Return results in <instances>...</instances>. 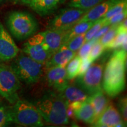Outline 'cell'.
Wrapping results in <instances>:
<instances>
[{
    "instance_id": "37",
    "label": "cell",
    "mask_w": 127,
    "mask_h": 127,
    "mask_svg": "<svg viewBox=\"0 0 127 127\" xmlns=\"http://www.w3.org/2000/svg\"><path fill=\"white\" fill-rule=\"evenodd\" d=\"M4 1H5V0H0V4H1V3L4 2Z\"/></svg>"
},
{
    "instance_id": "14",
    "label": "cell",
    "mask_w": 127,
    "mask_h": 127,
    "mask_svg": "<svg viewBox=\"0 0 127 127\" xmlns=\"http://www.w3.org/2000/svg\"><path fill=\"white\" fill-rule=\"evenodd\" d=\"M77 52L69 50L66 45H63L58 51L52 55L45 65L48 68L51 66L65 67L68 63L76 55Z\"/></svg>"
},
{
    "instance_id": "15",
    "label": "cell",
    "mask_w": 127,
    "mask_h": 127,
    "mask_svg": "<svg viewBox=\"0 0 127 127\" xmlns=\"http://www.w3.org/2000/svg\"><path fill=\"white\" fill-rule=\"evenodd\" d=\"M40 34L52 55L63 45L65 32L48 29L45 31L41 32Z\"/></svg>"
},
{
    "instance_id": "2",
    "label": "cell",
    "mask_w": 127,
    "mask_h": 127,
    "mask_svg": "<svg viewBox=\"0 0 127 127\" xmlns=\"http://www.w3.org/2000/svg\"><path fill=\"white\" fill-rule=\"evenodd\" d=\"M68 104L60 94L50 92L38 101L35 107L46 122L54 125H65L69 123L66 113Z\"/></svg>"
},
{
    "instance_id": "25",
    "label": "cell",
    "mask_w": 127,
    "mask_h": 127,
    "mask_svg": "<svg viewBox=\"0 0 127 127\" xmlns=\"http://www.w3.org/2000/svg\"><path fill=\"white\" fill-rule=\"evenodd\" d=\"M127 39V32L117 33L114 39L104 47L105 50H114L121 47L124 42Z\"/></svg>"
},
{
    "instance_id": "22",
    "label": "cell",
    "mask_w": 127,
    "mask_h": 127,
    "mask_svg": "<svg viewBox=\"0 0 127 127\" xmlns=\"http://www.w3.org/2000/svg\"><path fill=\"white\" fill-rule=\"evenodd\" d=\"M103 1L104 0H70L68 5L69 7L88 11Z\"/></svg>"
},
{
    "instance_id": "3",
    "label": "cell",
    "mask_w": 127,
    "mask_h": 127,
    "mask_svg": "<svg viewBox=\"0 0 127 127\" xmlns=\"http://www.w3.org/2000/svg\"><path fill=\"white\" fill-rule=\"evenodd\" d=\"M6 24L12 36L19 41L29 38L39 28L38 23L31 14L20 11L10 12Z\"/></svg>"
},
{
    "instance_id": "10",
    "label": "cell",
    "mask_w": 127,
    "mask_h": 127,
    "mask_svg": "<svg viewBox=\"0 0 127 127\" xmlns=\"http://www.w3.org/2000/svg\"><path fill=\"white\" fill-rule=\"evenodd\" d=\"M20 48L4 25L0 23V62L14 60L18 54Z\"/></svg>"
},
{
    "instance_id": "12",
    "label": "cell",
    "mask_w": 127,
    "mask_h": 127,
    "mask_svg": "<svg viewBox=\"0 0 127 127\" xmlns=\"http://www.w3.org/2000/svg\"><path fill=\"white\" fill-rule=\"evenodd\" d=\"M124 122L120 112L112 104H109L103 113L98 117L93 127H112L118 124Z\"/></svg>"
},
{
    "instance_id": "34",
    "label": "cell",
    "mask_w": 127,
    "mask_h": 127,
    "mask_svg": "<svg viewBox=\"0 0 127 127\" xmlns=\"http://www.w3.org/2000/svg\"><path fill=\"white\" fill-rule=\"evenodd\" d=\"M112 25H104L98 30V31L96 33L95 36L93 37V39H96V40H99V39L102 35L105 34L110 28L112 27Z\"/></svg>"
},
{
    "instance_id": "26",
    "label": "cell",
    "mask_w": 127,
    "mask_h": 127,
    "mask_svg": "<svg viewBox=\"0 0 127 127\" xmlns=\"http://www.w3.org/2000/svg\"><path fill=\"white\" fill-rule=\"evenodd\" d=\"M103 25H104V24L102 18L96 21L94 24L85 33V42L91 40L95 36V35L96 34V33L98 31V30L102 27Z\"/></svg>"
},
{
    "instance_id": "20",
    "label": "cell",
    "mask_w": 127,
    "mask_h": 127,
    "mask_svg": "<svg viewBox=\"0 0 127 127\" xmlns=\"http://www.w3.org/2000/svg\"><path fill=\"white\" fill-rule=\"evenodd\" d=\"M96 21H84L77 23L76 24L65 32L64 37V43L65 44L68 41L79 35L85 34L94 24Z\"/></svg>"
},
{
    "instance_id": "18",
    "label": "cell",
    "mask_w": 127,
    "mask_h": 127,
    "mask_svg": "<svg viewBox=\"0 0 127 127\" xmlns=\"http://www.w3.org/2000/svg\"><path fill=\"white\" fill-rule=\"evenodd\" d=\"M58 93L68 104L76 101L83 102L89 96V95L79 87L69 85V84Z\"/></svg>"
},
{
    "instance_id": "5",
    "label": "cell",
    "mask_w": 127,
    "mask_h": 127,
    "mask_svg": "<svg viewBox=\"0 0 127 127\" xmlns=\"http://www.w3.org/2000/svg\"><path fill=\"white\" fill-rule=\"evenodd\" d=\"M10 66L20 81L28 85L36 83L43 72V65L24 53L17 55Z\"/></svg>"
},
{
    "instance_id": "19",
    "label": "cell",
    "mask_w": 127,
    "mask_h": 127,
    "mask_svg": "<svg viewBox=\"0 0 127 127\" xmlns=\"http://www.w3.org/2000/svg\"><path fill=\"white\" fill-rule=\"evenodd\" d=\"M89 98L94 109L95 120L96 121L107 108L109 104L108 99L105 95L102 90L90 95Z\"/></svg>"
},
{
    "instance_id": "16",
    "label": "cell",
    "mask_w": 127,
    "mask_h": 127,
    "mask_svg": "<svg viewBox=\"0 0 127 127\" xmlns=\"http://www.w3.org/2000/svg\"><path fill=\"white\" fill-rule=\"evenodd\" d=\"M65 0H35L29 7L38 15L44 17L50 15Z\"/></svg>"
},
{
    "instance_id": "21",
    "label": "cell",
    "mask_w": 127,
    "mask_h": 127,
    "mask_svg": "<svg viewBox=\"0 0 127 127\" xmlns=\"http://www.w3.org/2000/svg\"><path fill=\"white\" fill-rule=\"evenodd\" d=\"M81 60V59L78 55H75L66 65L65 69L68 80L75 78L78 75Z\"/></svg>"
},
{
    "instance_id": "4",
    "label": "cell",
    "mask_w": 127,
    "mask_h": 127,
    "mask_svg": "<svg viewBox=\"0 0 127 127\" xmlns=\"http://www.w3.org/2000/svg\"><path fill=\"white\" fill-rule=\"evenodd\" d=\"M8 110L10 123L23 127L44 126L43 118L35 106L26 100L19 99Z\"/></svg>"
},
{
    "instance_id": "11",
    "label": "cell",
    "mask_w": 127,
    "mask_h": 127,
    "mask_svg": "<svg viewBox=\"0 0 127 127\" xmlns=\"http://www.w3.org/2000/svg\"><path fill=\"white\" fill-rule=\"evenodd\" d=\"M47 69V79L49 86L60 93L68 85L65 67L56 66Z\"/></svg>"
},
{
    "instance_id": "9",
    "label": "cell",
    "mask_w": 127,
    "mask_h": 127,
    "mask_svg": "<svg viewBox=\"0 0 127 127\" xmlns=\"http://www.w3.org/2000/svg\"><path fill=\"white\" fill-rule=\"evenodd\" d=\"M29 38L24 44L23 52L37 63L45 66L52 55L48 47L44 42L40 32Z\"/></svg>"
},
{
    "instance_id": "23",
    "label": "cell",
    "mask_w": 127,
    "mask_h": 127,
    "mask_svg": "<svg viewBox=\"0 0 127 127\" xmlns=\"http://www.w3.org/2000/svg\"><path fill=\"white\" fill-rule=\"evenodd\" d=\"M125 10H127V0H120L112 6L102 17V18L104 21V23L111 17L124 11Z\"/></svg>"
},
{
    "instance_id": "31",
    "label": "cell",
    "mask_w": 127,
    "mask_h": 127,
    "mask_svg": "<svg viewBox=\"0 0 127 127\" xmlns=\"http://www.w3.org/2000/svg\"><path fill=\"white\" fill-rule=\"evenodd\" d=\"M119 110L121 115L123 116V120L127 123V97H123L120 99L118 103Z\"/></svg>"
},
{
    "instance_id": "29",
    "label": "cell",
    "mask_w": 127,
    "mask_h": 127,
    "mask_svg": "<svg viewBox=\"0 0 127 127\" xmlns=\"http://www.w3.org/2000/svg\"><path fill=\"white\" fill-rule=\"evenodd\" d=\"M98 40H96V39H92L91 40L85 42L82 47L79 48L78 50V55L81 58H84L85 57H87L89 56L90 52L91 51V48L94 44L97 42Z\"/></svg>"
},
{
    "instance_id": "27",
    "label": "cell",
    "mask_w": 127,
    "mask_h": 127,
    "mask_svg": "<svg viewBox=\"0 0 127 127\" xmlns=\"http://www.w3.org/2000/svg\"><path fill=\"white\" fill-rule=\"evenodd\" d=\"M112 25V27L99 39V41L104 46V47L109 43L117 34V25Z\"/></svg>"
},
{
    "instance_id": "36",
    "label": "cell",
    "mask_w": 127,
    "mask_h": 127,
    "mask_svg": "<svg viewBox=\"0 0 127 127\" xmlns=\"http://www.w3.org/2000/svg\"><path fill=\"white\" fill-rule=\"evenodd\" d=\"M35 0H11V1L14 4L27 5L29 6L31 3H32Z\"/></svg>"
},
{
    "instance_id": "8",
    "label": "cell",
    "mask_w": 127,
    "mask_h": 127,
    "mask_svg": "<svg viewBox=\"0 0 127 127\" xmlns=\"http://www.w3.org/2000/svg\"><path fill=\"white\" fill-rule=\"evenodd\" d=\"M87 11L69 7L62 9L48 24V29L65 32L76 24Z\"/></svg>"
},
{
    "instance_id": "13",
    "label": "cell",
    "mask_w": 127,
    "mask_h": 127,
    "mask_svg": "<svg viewBox=\"0 0 127 127\" xmlns=\"http://www.w3.org/2000/svg\"><path fill=\"white\" fill-rule=\"evenodd\" d=\"M120 0H104L85 12L78 23L84 21H96L104 17L105 14Z\"/></svg>"
},
{
    "instance_id": "17",
    "label": "cell",
    "mask_w": 127,
    "mask_h": 127,
    "mask_svg": "<svg viewBox=\"0 0 127 127\" xmlns=\"http://www.w3.org/2000/svg\"><path fill=\"white\" fill-rule=\"evenodd\" d=\"M74 112L77 120L88 124L93 125L95 123L94 109L89 96L86 100L81 102L78 107L74 109Z\"/></svg>"
},
{
    "instance_id": "28",
    "label": "cell",
    "mask_w": 127,
    "mask_h": 127,
    "mask_svg": "<svg viewBox=\"0 0 127 127\" xmlns=\"http://www.w3.org/2000/svg\"><path fill=\"white\" fill-rule=\"evenodd\" d=\"M104 47L98 40L91 48L89 54V58L92 62L95 61L102 54L104 51Z\"/></svg>"
},
{
    "instance_id": "6",
    "label": "cell",
    "mask_w": 127,
    "mask_h": 127,
    "mask_svg": "<svg viewBox=\"0 0 127 127\" xmlns=\"http://www.w3.org/2000/svg\"><path fill=\"white\" fill-rule=\"evenodd\" d=\"M21 81L10 65L0 64V95L11 104L20 99L18 91Z\"/></svg>"
},
{
    "instance_id": "32",
    "label": "cell",
    "mask_w": 127,
    "mask_h": 127,
    "mask_svg": "<svg viewBox=\"0 0 127 127\" xmlns=\"http://www.w3.org/2000/svg\"><path fill=\"white\" fill-rule=\"evenodd\" d=\"M81 64L80 67H79V71L78 73V75H81L86 72L90 66L91 65L93 62L91 61V60L89 58V56L85 57L84 58H81Z\"/></svg>"
},
{
    "instance_id": "24",
    "label": "cell",
    "mask_w": 127,
    "mask_h": 127,
    "mask_svg": "<svg viewBox=\"0 0 127 127\" xmlns=\"http://www.w3.org/2000/svg\"><path fill=\"white\" fill-rule=\"evenodd\" d=\"M85 42V34H82L72 38L63 45H66L72 51L77 52Z\"/></svg>"
},
{
    "instance_id": "7",
    "label": "cell",
    "mask_w": 127,
    "mask_h": 127,
    "mask_svg": "<svg viewBox=\"0 0 127 127\" xmlns=\"http://www.w3.org/2000/svg\"><path fill=\"white\" fill-rule=\"evenodd\" d=\"M102 74V64H91L86 72L78 76L75 83L88 95H91L102 90L101 87Z\"/></svg>"
},
{
    "instance_id": "1",
    "label": "cell",
    "mask_w": 127,
    "mask_h": 127,
    "mask_svg": "<svg viewBox=\"0 0 127 127\" xmlns=\"http://www.w3.org/2000/svg\"><path fill=\"white\" fill-rule=\"evenodd\" d=\"M127 51L116 50L106 65L102 87L105 93L111 98L121 93L125 88Z\"/></svg>"
},
{
    "instance_id": "33",
    "label": "cell",
    "mask_w": 127,
    "mask_h": 127,
    "mask_svg": "<svg viewBox=\"0 0 127 127\" xmlns=\"http://www.w3.org/2000/svg\"><path fill=\"white\" fill-rule=\"evenodd\" d=\"M10 123L9 121L8 110L4 107H0V127H5Z\"/></svg>"
},
{
    "instance_id": "35",
    "label": "cell",
    "mask_w": 127,
    "mask_h": 127,
    "mask_svg": "<svg viewBox=\"0 0 127 127\" xmlns=\"http://www.w3.org/2000/svg\"><path fill=\"white\" fill-rule=\"evenodd\" d=\"M66 116H67L68 119H73L75 117V115H74V110H73L72 108L71 107V106L69 104H68L67 107H66Z\"/></svg>"
},
{
    "instance_id": "30",
    "label": "cell",
    "mask_w": 127,
    "mask_h": 127,
    "mask_svg": "<svg viewBox=\"0 0 127 127\" xmlns=\"http://www.w3.org/2000/svg\"><path fill=\"white\" fill-rule=\"evenodd\" d=\"M127 10L119 13L117 15L111 17L108 20L105 21L104 24V25H118L121 22L123 21L124 19L127 18Z\"/></svg>"
}]
</instances>
